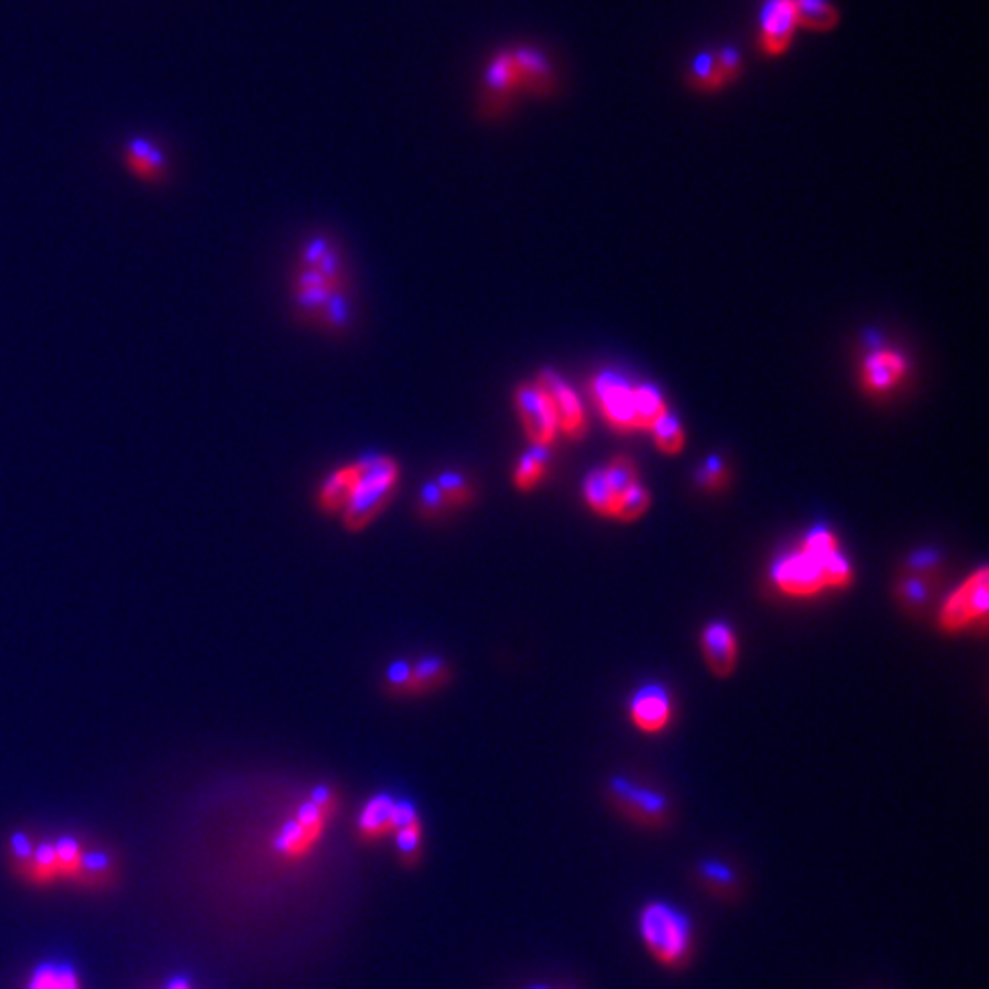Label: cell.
<instances>
[{
  "instance_id": "cell-1",
  "label": "cell",
  "mask_w": 989,
  "mask_h": 989,
  "mask_svg": "<svg viewBox=\"0 0 989 989\" xmlns=\"http://www.w3.org/2000/svg\"><path fill=\"white\" fill-rule=\"evenodd\" d=\"M356 465L358 481L351 500L341 511V522L348 532H362L369 528L392 502L401 479L399 463L390 456H365L356 460Z\"/></svg>"
},
{
  "instance_id": "cell-2",
  "label": "cell",
  "mask_w": 989,
  "mask_h": 989,
  "mask_svg": "<svg viewBox=\"0 0 989 989\" xmlns=\"http://www.w3.org/2000/svg\"><path fill=\"white\" fill-rule=\"evenodd\" d=\"M639 935L649 953L664 967H681L692 953L689 919L662 900H653L639 914Z\"/></svg>"
},
{
  "instance_id": "cell-3",
  "label": "cell",
  "mask_w": 989,
  "mask_h": 989,
  "mask_svg": "<svg viewBox=\"0 0 989 989\" xmlns=\"http://www.w3.org/2000/svg\"><path fill=\"white\" fill-rule=\"evenodd\" d=\"M337 808V797L328 785H318L312 791L309 800L303 802L294 818H289L280 829L273 848L284 859H303L307 857L318 838L324 836L333 813Z\"/></svg>"
},
{
  "instance_id": "cell-4",
  "label": "cell",
  "mask_w": 989,
  "mask_h": 989,
  "mask_svg": "<svg viewBox=\"0 0 989 989\" xmlns=\"http://www.w3.org/2000/svg\"><path fill=\"white\" fill-rule=\"evenodd\" d=\"M989 609V573L976 570L942 607L939 623L944 630H963L976 619H982Z\"/></svg>"
},
{
  "instance_id": "cell-5",
  "label": "cell",
  "mask_w": 989,
  "mask_h": 989,
  "mask_svg": "<svg viewBox=\"0 0 989 989\" xmlns=\"http://www.w3.org/2000/svg\"><path fill=\"white\" fill-rule=\"evenodd\" d=\"M607 791L628 818L646 827H662L666 823L669 804L657 791L646 789V785H637L628 779H612Z\"/></svg>"
},
{
  "instance_id": "cell-6",
  "label": "cell",
  "mask_w": 989,
  "mask_h": 989,
  "mask_svg": "<svg viewBox=\"0 0 989 989\" xmlns=\"http://www.w3.org/2000/svg\"><path fill=\"white\" fill-rule=\"evenodd\" d=\"M515 409L534 447H550L557 433V420L552 413L547 394L534 383H525L515 390Z\"/></svg>"
},
{
  "instance_id": "cell-7",
  "label": "cell",
  "mask_w": 989,
  "mask_h": 989,
  "mask_svg": "<svg viewBox=\"0 0 989 989\" xmlns=\"http://www.w3.org/2000/svg\"><path fill=\"white\" fill-rule=\"evenodd\" d=\"M827 559V557H825ZM823 557L811 555L804 547H800L793 555L783 557L774 564L772 577L781 591L793 596H811L820 591L825 585L823 573Z\"/></svg>"
},
{
  "instance_id": "cell-8",
  "label": "cell",
  "mask_w": 989,
  "mask_h": 989,
  "mask_svg": "<svg viewBox=\"0 0 989 989\" xmlns=\"http://www.w3.org/2000/svg\"><path fill=\"white\" fill-rule=\"evenodd\" d=\"M536 385L547 394L552 413H555L557 428H562L570 438H582L585 435V413L573 388L564 381L555 371H541Z\"/></svg>"
},
{
  "instance_id": "cell-9",
  "label": "cell",
  "mask_w": 989,
  "mask_h": 989,
  "mask_svg": "<svg viewBox=\"0 0 989 989\" xmlns=\"http://www.w3.org/2000/svg\"><path fill=\"white\" fill-rule=\"evenodd\" d=\"M594 392L600 403V409L609 424L617 428H639L637 415H634V396L632 388H628L626 381H621L615 373H600L594 381Z\"/></svg>"
},
{
  "instance_id": "cell-10",
  "label": "cell",
  "mask_w": 989,
  "mask_h": 989,
  "mask_svg": "<svg viewBox=\"0 0 989 989\" xmlns=\"http://www.w3.org/2000/svg\"><path fill=\"white\" fill-rule=\"evenodd\" d=\"M797 14L793 0H768L761 21V46L770 55H779L791 46L797 28Z\"/></svg>"
},
{
  "instance_id": "cell-11",
  "label": "cell",
  "mask_w": 989,
  "mask_h": 989,
  "mask_svg": "<svg viewBox=\"0 0 989 989\" xmlns=\"http://www.w3.org/2000/svg\"><path fill=\"white\" fill-rule=\"evenodd\" d=\"M702 646H704V655H706L710 672L717 678H726L733 674L736 662H738V642H736V634L729 626L719 623V621L710 623L704 630Z\"/></svg>"
},
{
  "instance_id": "cell-12",
  "label": "cell",
  "mask_w": 989,
  "mask_h": 989,
  "mask_svg": "<svg viewBox=\"0 0 989 989\" xmlns=\"http://www.w3.org/2000/svg\"><path fill=\"white\" fill-rule=\"evenodd\" d=\"M632 719L639 726V729L646 733H655L662 731L669 717H672V704H669V696L662 687H644L642 692H637V696L632 699L630 706Z\"/></svg>"
},
{
  "instance_id": "cell-13",
  "label": "cell",
  "mask_w": 989,
  "mask_h": 989,
  "mask_svg": "<svg viewBox=\"0 0 989 989\" xmlns=\"http://www.w3.org/2000/svg\"><path fill=\"white\" fill-rule=\"evenodd\" d=\"M358 481V465L348 463L344 468L335 470L333 475H328L324 479V483L318 486L316 492V504L324 513L328 515H341V511L346 509L348 500H351V492L356 488Z\"/></svg>"
},
{
  "instance_id": "cell-14",
  "label": "cell",
  "mask_w": 989,
  "mask_h": 989,
  "mask_svg": "<svg viewBox=\"0 0 989 989\" xmlns=\"http://www.w3.org/2000/svg\"><path fill=\"white\" fill-rule=\"evenodd\" d=\"M908 371L903 356L893 351H876L863 362V385L870 392H887L895 388Z\"/></svg>"
},
{
  "instance_id": "cell-15",
  "label": "cell",
  "mask_w": 989,
  "mask_h": 989,
  "mask_svg": "<svg viewBox=\"0 0 989 989\" xmlns=\"http://www.w3.org/2000/svg\"><path fill=\"white\" fill-rule=\"evenodd\" d=\"M394 806H396V800H392L390 795H385V793L373 795L365 804L360 818H358L360 838L367 843H373V840H381L383 836L392 834L394 832Z\"/></svg>"
},
{
  "instance_id": "cell-16",
  "label": "cell",
  "mask_w": 989,
  "mask_h": 989,
  "mask_svg": "<svg viewBox=\"0 0 989 989\" xmlns=\"http://www.w3.org/2000/svg\"><path fill=\"white\" fill-rule=\"evenodd\" d=\"M124 163L142 182H161L165 174V156L150 140H133L124 150Z\"/></svg>"
},
{
  "instance_id": "cell-17",
  "label": "cell",
  "mask_w": 989,
  "mask_h": 989,
  "mask_svg": "<svg viewBox=\"0 0 989 989\" xmlns=\"http://www.w3.org/2000/svg\"><path fill=\"white\" fill-rule=\"evenodd\" d=\"M452 678V669L443 657H422L411 664V685L409 696H424L438 692Z\"/></svg>"
},
{
  "instance_id": "cell-18",
  "label": "cell",
  "mask_w": 989,
  "mask_h": 989,
  "mask_svg": "<svg viewBox=\"0 0 989 989\" xmlns=\"http://www.w3.org/2000/svg\"><path fill=\"white\" fill-rule=\"evenodd\" d=\"M25 989H80V982L69 965L46 963L33 971Z\"/></svg>"
},
{
  "instance_id": "cell-19",
  "label": "cell",
  "mask_w": 989,
  "mask_h": 989,
  "mask_svg": "<svg viewBox=\"0 0 989 989\" xmlns=\"http://www.w3.org/2000/svg\"><path fill=\"white\" fill-rule=\"evenodd\" d=\"M699 876V882L717 895H733L738 889V876L731 866H726L724 861L717 859H708L696 870Z\"/></svg>"
},
{
  "instance_id": "cell-20",
  "label": "cell",
  "mask_w": 989,
  "mask_h": 989,
  "mask_svg": "<svg viewBox=\"0 0 989 989\" xmlns=\"http://www.w3.org/2000/svg\"><path fill=\"white\" fill-rule=\"evenodd\" d=\"M632 396H634V415H637L639 428H653V424L669 413L660 390L653 385L634 388Z\"/></svg>"
},
{
  "instance_id": "cell-21",
  "label": "cell",
  "mask_w": 989,
  "mask_h": 989,
  "mask_svg": "<svg viewBox=\"0 0 989 989\" xmlns=\"http://www.w3.org/2000/svg\"><path fill=\"white\" fill-rule=\"evenodd\" d=\"M545 470H547V449L532 445V449L522 454V458L518 460L513 483L518 490H532L545 477Z\"/></svg>"
},
{
  "instance_id": "cell-22",
  "label": "cell",
  "mask_w": 989,
  "mask_h": 989,
  "mask_svg": "<svg viewBox=\"0 0 989 989\" xmlns=\"http://www.w3.org/2000/svg\"><path fill=\"white\" fill-rule=\"evenodd\" d=\"M797 23L813 28V31H827V28L836 25L838 14L827 3V0H793Z\"/></svg>"
},
{
  "instance_id": "cell-23",
  "label": "cell",
  "mask_w": 989,
  "mask_h": 989,
  "mask_svg": "<svg viewBox=\"0 0 989 989\" xmlns=\"http://www.w3.org/2000/svg\"><path fill=\"white\" fill-rule=\"evenodd\" d=\"M435 483H438L449 509H460L465 504H470L475 498V490H472L470 481L458 472H443L435 477Z\"/></svg>"
},
{
  "instance_id": "cell-24",
  "label": "cell",
  "mask_w": 989,
  "mask_h": 989,
  "mask_svg": "<svg viewBox=\"0 0 989 989\" xmlns=\"http://www.w3.org/2000/svg\"><path fill=\"white\" fill-rule=\"evenodd\" d=\"M653 435H655V445H657V449H662L664 454H669V456H674V454H678L683 447H685V433H683V426H681V422L676 420V417H672V415H664V417H660L655 424H653Z\"/></svg>"
},
{
  "instance_id": "cell-25",
  "label": "cell",
  "mask_w": 989,
  "mask_h": 989,
  "mask_svg": "<svg viewBox=\"0 0 989 989\" xmlns=\"http://www.w3.org/2000/svg\"><path fill=\"white\" fill-rule=\"evenodd\" d=\"M649 507H651V494H649V490H646L644 486L634 483L628 492H623L621 498L615 502L612 515H615V518H621V520H626V522H630V520L642 518V515L649 511Z\"/></svg>"
},
{
  "instance_id": "cell-26",
  "label": "cell",
  "mask_w": 989,
  "mask_h": 989,
  "mask_svg": "<svg viewBox=\"0 0 989 989\" xmlns=\"http://www.w3.org/2000/svg\"><path fill=\"white\" fill-rule=\"evenodd\" d=\"M602 472H605L609 490H612L615 502L621 498L623 492H628L637 483V470H634L632 460L626 458V456H617L612 463L607 465V470H602Z\"/></svg>"
},
{
  "instance_id": "cell-27",
  "label": "cell",
  "mask_w": 989,
  "mask_h": 989,
  "mask_svg": "<svg viewBox=\"0 0 989 989\" xmlns=\"http://www.w3.org/2000/svg\"><path fill=\"white\" fill-rule=\"evenodd\" d=\"M585 494H587V502L591 504V509L596 513L612 515L615 498H612V490H609V486H607V479H605L602 470H594L585 479Z\"/></svg>"
},
{
  "instance_id": "cell-28",
  "label": "cell",
  "mask_w": 989,
  "mask_h": 989,
  "mask_svg": "<svg viewBox=\"0 0 989 989\" xmlns=\"http://www.w3.org/2000/svg\"><path fill=\"white\" fill-rule=\"evenodd\" d=\"M518 83L513 55H500L488 69V87L492 93H511Z\"/></svg>"
},
{
  "instance_id": "cell-29",
  "label": "cell",
  "mask_w": 989,
  "mask_h": 989,
  "mask_svg": "<svg viewBox=\"0 0 989 989\" xmlns=\"http://www.w3.org/2000/svg\"><path fill=\"white\" fill-rule=\"evenodd\" d=\"M449 511V507H447V502H445V498H443V492H441V488H438V483H435V479H431V481H426L422 488H420V494H417V513L422 515V518H441V515H445Z\"/></svg>"
},
{
  "instance_id": "cell-30",
  "label": "cell",
  "mask_w": 989,
  "mask_h": 989,
  "mask_svg": "<svg viewBox=\"0 0 989 989\" xmlns=\"http://www.w3.org/2000/svg\"><path fill=\"white\" fill-rule=\"evenodd\" d=\"M692 76L696 83H699V87H704V90H713V87H719L724 83V76L717 67V61L713 53H699L694 57Z\"/></svg>"
},
{
  "instance_id": "cell-31",
  "label": "cell",
  "mask_w": 989,
  "mask_h": 989,
  "mask_svg": "<svg viewBox=\"0 0 989 989\" xmlns=\"http://www.w3.org/2000/svg\"><path fill=\"white\" fill-rule=\"evenodd\" d=\"M396 836V848L401 852V859H417L422 852V820H415L411 825H405L401 829L394 832Z\"/></svg>"
},
{
  "instance_id": "cell-32",
  "label": "cell",
  "mask_w": 989,
  "mask_h": 989,
  "mask_svg": "<svg viewBox=\"0 0 989 989\" xmlns=\"http://www.w3.org/2000/svg\"><path fill=\"white\" fill-rule=\"evenodd\" d=\"M411 685V662H392L385 672V692L390 696H409Z\"/></svg>"
},
{
  "instance_id": "cell-33",
  "label": "cell",
  "mask_w": 989,
  "mask_h": 989,
  "mask_svg": "<svg viewBox=\"0 0 989 989\" xmlns=\"http://www.w3.org/2000/svg\"><path fill=\"white\" fill-rule=\"evenodd\" d=\"M802 547L806 552H811V555L825 559V557L834 555V552H838V539L827 528H816V530L808 532V536L804 539Z\"/></svg>"
},
{
  "instance_id": "cell-34",
  "label": "cell",
  "mask_w": 989,
  "mask_h": 989,
  "mask_svg": "<svg viewBox=\"0 0 989 989\" xmlns=\"http://www.w3.org/2000/svg\"><path fill=\"white\" fill-rule=\"evenodd\" d=\"M898 594H900V600H903L905 605L919 607L930 598V587L923 577H910L903 582V585H900Z\"/></svg>"
},
{
  "instance_id": "cell-35",
  "label": "cell",
  "mask_w": 989,
  "mask_h": 989,
  "mask_svg": "<svg viewBox=\"0 0 989 989\" xmlns=\"http://www.w3.org/2000/svg\"><path fill=\"white\" fill-rule=\"evenodd\" d=\"M726 477L724 463L719 456H708V460L704 463V468L696 472V481H699L704 488H717Z\"/></svg>"
},
{
  "instance_id": "cell-36",
  "label": "cell",
  "mask_w": 989,
  "mask_h": 989,
  "mask_svg": "<svg viewBox=\"0 0 989 989\" xmlns=\"http://www.w3.org/2000/svg\"><path fill=\"white\" fill-rule=\"evenodd\" d=\"M715 61H717V67H719L724 80L738 76V72H740V55H738L736 48H731V46L721 48Z\"/></svg>"
},
{
  "instance_id": "cell-37",
  "label": "cell",
  "mask_w": 989,
  "mask_h": 989,
  "mask_svg": "<svg viewBox=\"0 0 989 989\" xmlns=\"http://www.w3.org/2000/svg\"><path fill=\"white\" fill-rule=\"evenodd\" d=\"M937 564H939V557H937V552H933V550H919V552H914V555L910 557V562H908V566L912 568V570H933V568H937Z\"/></svg>"
},
{
  "instance_id": "cell-38",
  "label": "cell",
  "mask_w": 989,
  "mask_h": 989,
  "mask_svg": "<svg viewBox=\"0 0 989 989\" xmlns=\"http://www.w3.org/2000/svg\"><path fill=\"white\" fill-rule=\"evenodd\" d=\"M165 989H193V987H191V982L186 978H174V980L167 982Z\"/></svg>"
},
{
  "instance_id": "cell-39",
  "label": "cell",
  "mask_w": 989,
  "mask_h": 989,
  "mask_svg": "<svg viewBox=\"0 0 989 989\" xmlns=\"http://www.w3.org/2000/svg\"><path fill=\"white\" fill-rule=\"evenodd\" d=\"M528 989H570V987H547V985H539V987H528Z\"/></svg>"
}]
</instances>
